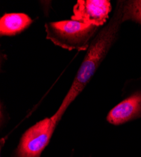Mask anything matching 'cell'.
Masks as SVG:
<instances>
[{
	"label": "cell",
	"instance_id": "obj_2",
	"mask_svg": "<svg viewBox=\"0 0 141 157\" xmlns=\"http://www.w3.org/2000/svg\"><path fill=\"white\" fill-rule=\"evenodd\" d=\"M46 38L54 44L68 50H85L89 40L97 29L94 25L73 20L49 22L45 24Z\"/></svg>",
	"mask_w": 141,
	"mask_h": 157
},
{
	"label": "cell",
	"instance_id": "obj_1",
	"mask_svg": "<svg viewBox=\"0 0 141 157\" xmlns=\"http://www.w3.org/2000/svg\"><path fill=\"white\" fill-rule=\"evenodd\" d=\"M123 2H118L116 11L110 22L98 33L90 44L71 87L58 111L53 115L59 121L72 102L90 81L116 39L120 26L123 22Z\"/></svg>",
	"mask_w": 141,
	"mask_h": 157
},
{
	"label": "cell",
	"instance_id": "obj_4",
	"mask_svg": "<svg viewBox=\"0 0 141 157\" xmlns=\"http://www.w3.org/2000/svg\"><path fill=\"white\" fill-rule=\"evenodd\" d=\"M111 10L108 0H79L73 6L71 19L99 27L106 22Z\"/></svg>",
	"mask_w": 141,
	"mask_h": 157
},
{
	"label": "cell",
	"instance_id": "obj_5",
	"mask_svg": "<svg viewBox=\"0 0 141 157\" xmlns=\"http://www.w3.org/2000/svg\"><path fill=\"white\" fill-rule=\"evenodd\" d=\"M141 116V93L123 100L114 107L107 116V121L119 125Z\"/></svg>",
	"mask_w": 141,
	"mask_h": 157
},
{
	"label": "cell",
	"instance_id": "obj_3",
	"mask_svg": "<svg viewBox=\"0 0 141 157\" xmlns=\"http://www.w3.org/2000/svg\"><path fill=\"white\" fill-rule=\"evenodd\" d=\"M59 121L54 116L41 120L25 132L15 150V157H41Z\"/></svg>",
	"mask_w": 141,
	"mask_h": 157
},
{
	"label": "cell",
	"instance_id": "obj_7",
	"mask_svg": "<svg viewBox=\"0 0 141 157\" xmlns=\"http://www.w3.org/2000/svg\"><path fill=\"white\" fill-rule=\"evenodd\" d=\"M129 20L141 24V0L123 2L122 21Z\"/></svg>",
	"mask_w": 141,
	"mask_h": 157
},
{
	"label": "cell",
	"instance_id": "obj_6",
	"mask_svg": "<svg viewBox=\"0 0 141 157\" xmlns=\"http://www.w3.org/2000/svg\"><path fill=\"white\" fill-rule=\"evenodd\" d=\"M32 23V19L24 13H6L0 19V34L13 36L21 33Z\"/></svg>",
	"mask_w": 141,
	"mask_h": 157
}]
</instances>
